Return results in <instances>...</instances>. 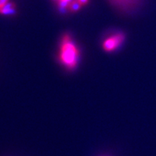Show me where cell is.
I'll return each mask as SVG.
<instances>
[{
	"mask_svg": "<svg viewBox=\"0 0 156 156\" xmlns=\"http://www.w3.org/2000/svg\"><path fill=\"white\" fill-rule=\"evenodd\" d=\"M89 1H90V0H78V2H79L80 4L82 6L87 5V4H88Z\"/></svg>",
	"mask_w": 156,
	"mask_h": 156,
	"instance_id": "obj_7",
	"label": "cell"
},
{
	"mask_svg": "<svg viewBox=\"0 0 156 156\" xmlns=\"http://www.w3.org/2000/svg\"><path fill=\"white\" fill-rule=\"evenodd\" d=\"M58 61L66 69H75L80 58V51L69 34L62 36L58 54Z\"/></svg>",
	"mask_w": 156,
	"mask_h": 156,
	"instance_id": "obj_1",
	"label": "cell"
},
{
	"mask_svg": "<svg viewBox=\"0 0 156 156\" xmlns=\"http://www.w3.org/2000/svg\"><path fill=\"white\" fill-rule=\"evenodd\" d=\"M66 1H68V2H71L72 0H66Z\"/></svg>",
	"mask_w": 156,
	"mask_h": 156,
	"instance_id": "obj_8",
	"label": "cell"
},
{
	"mask_svg": "<svg viewBox=\"0 0 156 156\" xmlns=\"http://www.w3.org/2000/svg\"><path fill=\"white\" fill-rule=\"evenodd\" d=\"M119 10L124 12H132L142 5L144 0H109Z\"/></svg>",
	"mask_w": 156,
	"mask_h": 156,
	"instance_id": "obj_3",
	"label": "cell"
},
{
	"mask_svg": "<svg viewBox=\"0 0 156 156\" xmlns=\"http://www.w3.org/2000/svg\"><path fill=\"white\" fill-rule=\"evenodd\" d=\"M126 36L123 32H116L105 39L102 43L103 49L106 52H113L118 49L125 41Z\"/></svg>",
	"mask_w": 156,
	"mask_h": 156,
	"instance_id": "obj_2",
	"label": "cell"
},
{
	"mask_svg": "<svg viewBox=\"0 0 156 156\" xmlns=\"http://www.w3.org/2000/svg\"><path fill=\"white\" fill-rule=\"evenodd\" d=\"M9 0H0V9L4 7L5 5H7L9 2Z\"/></svg>",
	"mask_w": 156,
	"mask_h": 156,
	"instance_id": "obj_6",
	"label": "cell"
},
{
	"mask_svg": "<svg viewBox=\"0 0 156 156\" xmlns=\"http://www.w3.org/2000/svg\"><path fill=\"white\" fill-rule=\"evenodd\" d=\"M54 1H58V0H54Z\"/></svg>",
	"mask_w": 156,
	"mask_h": 156,
	"instance_id": "obj_9",
	"label": "cell"
},
{
	"mask_svg": "<svg viewBox=\"0 0 156 156\" xmlns=\"http://www.w3.org/2000/svg\"><path fill=\"white\" fill-rule=\"evenodd\" d=\"M82 7L83 6L80 4L78 0H74V1L70 2L69 6H68V9L72 12H76L79 11Z\"/></svg>",
	"mask_w": 156,
	"mask_h": 156,
	"instance_id": "obj_5",
	"label": "cell"
},
{
	"mask_svg": "<svg viewBox=\"0 0 156 156\" xmlns=\"http://www.w3.org/2000/svg\"><path fill=\"white\" fill-rule=\"evenodd\" d=\"M16 12V5L13 2H9L0 9V14L4 15H12Z\"/></svg>",
	"mask_w": 156,
	"mask_h": 156,
	"instance_id": "obj_4",
	"label": "cell"
}]
</instances>
